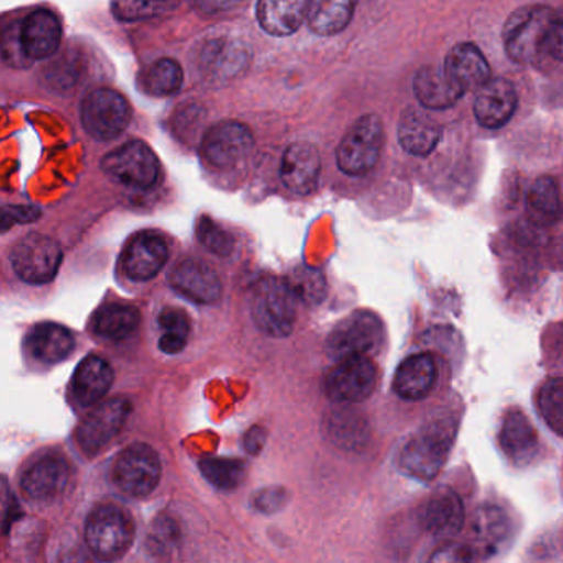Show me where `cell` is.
Listing matches in <instances>:
<instances>
[{"instance_id": "1", "label": "cell", "mask_w": 563, "mask_h": 563, "mask_svg": "<svg viewBox=\"0 0 563 563\" xmlns=\"http://www.w3.org/2000/svg\"><path fill=\"white\" fill-rule=\"evenodd\" d=\"M504 48L516 64H536L542 57L562 60L563 24L547 5H527L507 19Z\"/></svg>"}, {"instance_id": "2", "label": "cell", "mask_w": 563, "mask_h": 563, "mask_svg": "<svg viewBox=\"0 0 563 563\" xmlns=\"http://www.w3.org/2000/svg\"><path fill=\"white\" fill-rule=\"evenodd\" d=\"M453 446V430L433 423L415 434L400 454V470L411 479L430 483L440 474Z\"/></svg>"}, {"instance_id": "3", "label": "cell", "mask_w": 563, "mask_h": 563, "mask_svg": "<svg viewBox=\"0 0 563 563\" xmlns=\"http://www.w3.org/2000/svg\"><path fill=\"white\" fill-rule=\"evenodd\" d=\"M384 147V126L375 114L358 118L335 151L338 167L345 176L362 177L371 173Z\"/></svg>"}, {"instance_id": "4", "label": "cell", "mask_w": 563, "mask_h": 563, "mask_svg": "<svg viewBox=\"0 0 563 563\" xmlns=\"http://www.w3.org/2000/svg\"><path fill=\"white\" fill-rule=\"evenodd\" d=\"M253 321L269 338H288L295 329L296 298L285 282L266 278L253 291Z\"/></svg>"}, {"instance_id": "5", "label": "cell", "mask_w": 563, "mask_h": 563, "mask_svg": "<svg viewBox=\"0 0 563 563\" xmlns=\"http://www.w3.org/2000/svg\"><path fill=\"white\" fill-rule=\"evenodd\" d=\"M85 539L98 559L114 562L121 559L133 543V520L121 507H98L88 517Z\"/></svg>"}, {"instance_id": "6", "label": "cell", "mask_w": 563, "mask_h": 563, "mask_svg": "<svg viewBox=\"0 0 563 563\" xmlns=\"http://www.w3.org/2000/svg\"><path fill=\"white\" fill-rule=\"evenodd\" d=\"M384 325L371 311H355L339 322L328 341L325 351L335 362L352 357H367L380 344Z\"/></svg>"}, {"instance_id": "7", "label": "cell", "mask_w": 563, "mask_h": 563, "mask_svg": "<svg viewBox=\"0 0 563 563\" xmlns=\"http://www.w3.org/2000/svg\"><path fill=\"white\" fill-rule=\"evenodd\" d=\"M130 121V103L117 91L107 88L91 91L81 104V123L95 140H114L126 130Z\"/></svg>"}, {"instance_id": "8", "label": "cell", "mask_w": 563, "mask_h": 563, "mask_svg": "<svg viewBox=\"0 0 563 563\" xmlns=\"http://www.w3.org/2000/svg\"><path fill=\"white\" fill-rule=\"evenodd\" d=\"M12 266L22 282L45 285L57 276L62 249L51 236L31 233L12 250Z\"/></svg>"}, {"instance_id": "9", "label": "cell", "mask_w": 563, "mask_h": 563, "mask_svg": "<svg viewBox=\"0 0 563 563\" xmlns=\"http://www.w3.org/2000/svg\"><path fill=\"white\" fill-rule=\"evenodd\" d=\"M161 473L163 471L156 451L147 444L136 443L118 456L113 479L128 496L143 497L156 489Z\"/></svg>"}, {"instance_id": "10", "label": "cell", "mask_w": 563, "mask_h": 563, "mask_svg": "<svg viewBox=\"0 0 563 563\" xmlns=\"http://www.w3.org/2000/svg\"><path fill=\"white\" fill-rule=\"evenodd\" d=\"M108 176L124 186L150 189L159 179V161L144 143L133 141L118 147L103 159Z\"/></svg>"}, {"instance_id": "11", "label": "cell", "mask_w": 563, "mask_h": 563, "mask_svg": "<svg viewBox=\"0 0 563 563\" xmlns=\"http://www.w3.org/2000/svg\"><path fill=\"white\" fill-rule=\"evenodd\" d=\"M377 368L368 357L338 362L325 377L324 390L338 404H361L374 394Z\"/></svg>"}, {"instance_id": "12", "label": "cell", "mask_w": 563, "mask_h": 563, "mask_svg": "<svg viewBox=\"0 0 563 563\" xmlns=\"http://www.w3.org/2000/svg\"><path fill=\"white\" fill-rule=\"evenodd\" d=\"M253 144L255 140L249 126L236 121H223L207 131L200 151L210 166L230 169L252 153Z\"/></svg>"}, {"instance_id": "13", "label": "cell", "mask_w": 563, "mask_h": 563, "mask_svg": "<svg viewBox=\"0 0 563 563\" xmlns=\"http://www.w3.org/2000/svg\"><path fill=\"white\" fill-rule=\"evenodd\" d=\"M131 413V404L113 398L95 408L78 428V444L87 454H97L120 433Z\"/></svg>"}, {"instance_id": "14", "label": "cell", "mask_w": 563, "mask_h": 563, "mask_svg": "<svg viewBox=\"0 0 563 563\" xmlns=\"http://www.w3.org/2000/svg\"><path fill=\"white\" fill-rule=\"evenodd\" d=\"M170 286L197 305H213L222 296V283L212 266L200 260H184L170 273Z\"/></svg>"}, {"instance_id": "15", "label": "cell", "mask_w": 563, "mask_h": 563, "mask_svg": "<svg viewBox=\"0 0 563 563\" xmlns=\"http://www.w3.org/2000/svg\"><path fill=\"white\" fill-rule=\"evenodd\" d=\"M466 520L463 500L450 487H440L431 494L421 510L424 530L438 539L456 536Z\"/></svg>"}, {"instance_id": "16", "label": "cell", "mask_w": 563, "mask_h": 563, "mask_svg": "<svg viewBox=\"0 0 563 563\" xmlns=\"http://www.w3.org/2000/svg\"><path fill=\"white\" fill-rule=\"evenodd\" d=\"M321 176V156L312 144L296 143L286 150L282 161V180L296 196L314 192Z\"/></svg>"}, {"instance_id": "17", "label": "cell", "mask_w": 563, "mask_h": 563, "mask_svg": "<svg viewBox=\"0 0 563 563\" xmlns=\"http://www.w3.org/2000/svg\"><path fill=\"white\" fill-rule=\"evenodd\" d=\"M517 91L510 81L499 78L489 80L479 88L474 101V117L477 123L487 130H499L509 123L516 113Z\"/></svg>"}, {"instance_id": "18", "label": "cell", "mask_w": 563, "mask_h": 563, "mask_svg": "<svg viewBox=\"0 0 563 563\" xmlns=\"http://www.w3.org/2000/svg\"><path fill=\"white\" fill-rule=\"evenodd\" d=\"M499 444L510 463L522 467L537 456L539 434L526 413L509 410L500 424Z\"/></svg>"}, {"instance_id": "19", "label": "cell", "mask_w": 563, "mask_h": 563, "mask_svg": "<svg viewBox=\"0 0 563 563\" xmlns=\"http://www.w3.org/2000/svg\"><path fill=\"white\" fill-rule=\"evenodd\" d=\"M397 136L405 153L424 157L440 143L441 126L427 111L411 107L401 113Z\"/></svg>"}, {"instance_id": "20", "label": "cell", "mask_w": 563, "mask_h": 563, "mask_svg": "<svg viewBox=\"0 0 563 563\" xmlns=\"http://www.w3.org/2000/svg\"><path fill=\"white\" fill-rule=\"evenodd\" d=\"M169 260V249L164 239L154 233H141L128 246L123 256L126 275L136 282L153 279Z\"/></svg>"}, {"instance_id": "21", "label": "cell", "mask_w": 563, "mask_h": 563, "mask_svg": "<svg viewBox=\"0 0 563 563\" xmlns=\"http://www.w3.org/2000/svg\"><path fill=\"white\" fill-rule=\"evenodd\" d=\"M443 70L463 93L483 88L490 80L489 64L473 44H460L451 48Z\"/></svg>"}, {"instance_id": "22", "label": "cell", "mask_w": 563, "mask_h": 563, "mask_svg": "<svg viewBox=\"0 0 563 563\" xmlns=\"http://www.w3.org/2000/svg\"><path fill=\"white\" fill-rule=\"evenodd\" d=\"M60 22L47 11H37L29 15L19 34L22 52L32 60L52 57L60 47Z\"/></svg>"}, {"instance_id": "23", "label": "cell", "mask_w": 563, "mask_h": 563, "mask_svg": "<svg viewBox=\"0 0 563 563\" xmlns=\"http://www.w3.org/2000/svg\"><path fill=\"white\" fill-rule=\"evenodd\" d=\"M471 537L481 556L496 555L510 537V517L503 507L486 504L471 519Z\"/></svg>"}, {"instance_id": "24", "label": "cell", "mask_w": 563, "mask_h": 563, "mask_svg": "<svg viewBox=\"0 0 563 563\" xmlns=\"http://www.w3.org/2000/svg\"><path fill=\"white\" fill-rule=\"evenodd\" d=\"M437 377V364L430 354L410 355L395 372V394L408 401L423 400L433 390Z\"/></svg>"}, {"instance_id": "25", "label": "cell", "mask_w": 563, "mask_h": 563, "mask_svg": "<svg viewBox=\"0 0 563 563\" xmlns=\"http://www.w3.org/2000/svg\"><path fill=\"white\" fill-rule=\"evenodd\" d=\"M308 0H262L256 5V21L266 34L288 37L308 18Z\"/></svg>"}, {"instance_id": "26", "label": "cell", "mask_w": 563, "mask_h": 563, "mask_svg": "<svg viewBox=\"0 0 563 563\" xmlns=\"http://www.w3.org/2000/svg\"><path fill=\"white\" fill-rule=\"evenodd\" d=\"M68 483V466L60 457H42L24 474L22 489L31 499L52 500L64 493Z\"/></svg>"}, {"instance_id": "27", "label": "cell", "mask_w": 563, "mask_h": 563, "mask_svg": "<svg viewBox=\"0 0 563 563\" xmlns=\"http://www.w3.org/2000/svg\"><path fill=\"white\" fill-rule=\"evenodd\" d=\"M415 97L427 110H448L463 98V91L444 74L443 67H423L413 80Z\"/></svg>"}, {"instance_id": "28", "label": "cell", "mask_w": 563, "mask_h": 563, "mask_svg": "<svg viewBox=\"0 0 563 563\" xmlns=\"http://www.w3.org/2000/svg\"><path fill=\"white\" fill-rule=\"evenodd\" d=\"M113 368L97 355H90L78 365L71 382L75 398L84 407L98 404L113 384Z\"/></svg>"}, {"instance_id": "29", "label": "cell", "mask_w": 563, "mask_h": 563, "mask_svg": "<svg viewBox=\"0 0 563 563\" xmlns=\"http://www.w3.org/2000/svg\"><path fill=\"white\" fill-rule=\"evenodd\" d=\"M75 339L67 328L54 322L38 324L29 335V349L32 355L45 364H57L71 354Z\"/></svg>"}, {"instance_id": "30", "label": "cell", "mask_w": 563, "mask_h": 563, "mask_svg": "<svg viewBox=\"0 0 563 563\" xmlns=\"http://www.w3.org/2000/svg\"><path fill=\"white\" fill-rule=\"evenodd\" d=\"M355 5L349 0H318L309 4V29L316 35L329 37L347 27L354 15Z\"/></svg>"}, {"instance_id": "31", "label": "cell", "mask_w": 563, "mask_h": 563, "mask_svg": "<svg viewBox=\"0 0 563 563\" xmlns=\"http://www.w3.org/2000/svg\"><path fill=\"white\" fill-rule=\"evenodd\" d=\"M140 321V312L133 306H104L95 318V332L101 338L121 341L136 331Z\"/></svg>"}, {"instance_id": "32", "label": "cell", "mask_w": 563, "mask_h": 563, "mask_svg": "<svg viewBox=\"0 0 563 563\" xmlns=\"http://www.w3.org/2000/svg\"><path fill=\"white\" fill-rule=\"evenodd\" d=\"M529 212L540 225H552L560 219V194L553 177H540L529 192Z\"/></svg>"}, {"instance_id": "33", "label": "cell", "mask_w": 563, "mask_h": 563, "mask_svg": "<svg viewBox=\"0 0 563 563\" xmlns=\"http://www.w3.org/2000/svg\"><path fill=\"white\" fill-rule=\"evenodd\" d=\"M285 283L296 301L299 299L309 306L319 305L324 299L325 288H328L322 273L306 265L296 266Z\"/></svg>"}, {"instance_id": "34", "label": "cell", "mask_w": 563, "mask_h": 563, "mask_svg": "<svg viewBox=\"0 0 563 563\" xmlns=\"http://www.w3.org/2000/svg\"><path fill=\"white\" fill-rule=\"evenodd\" d=\"M184 74L180 65L170 58L156 62L144 75V90L153 97H170L183 87Z\"/></svg>"}, {"instance_id": "35", "label": "cell", "mask_w": 563, "mask_h": 563, "mask_svg": "<svg viewBox=\"0 0 563 563\" xmlns=\"http://www.w3.org/2000/svg\"><path fill=\"white\" fill-rule=\"evenodd\" d=\"M200 471L212 486L222 490H232L242 484L246 466L243 461L232 457H206L200 461Z\"/></svg>"}, {"instance_id": "36", "label": "cell", "mask_w": 563, "mask_h": 563, "mask_svg": "<svg viewBox=\"0 0 563 563\" xmlns=\"http://www.w3.org/2000/svg\"><path fill=\"white\" fill-rule=\"evenodd\" d=\"M539 411L542 415L550 430L555 431L559 437L563 434V382L562 378H550L540 388Z\"/></svg>"}, {"instance_id": "37", "label": "cell", "mask_w": 563, "mask_h": 563, "mask_svg": "<svg viewBox=\"0 0 563 563\" xmlns=\"http://www.w3.org/2000/svg\"><path fill=\"white\" fill-rule=\"evenodd\" d=\"M329 434L335 444L345 448H354L365 440V423L357 415L349 413V411H339L331 417L328 424Z\"/></svg>"}, {"instance_id": "38", "label": "cell", "mask_w": 563, "mask_h": 563, "mask_svg": "<svg viewBox=\"0 0 563 563\" xmlns=\"http://www.w3.org/2000/svg\"><path fill=\"white\" fill-rule=\"evenodd\" d=\"M197 239L209 252L219 256L230 255L233 252V245H235L233 236L209 217H202L199 220Z\"/></svg>"}, {"instance_id": "39", "label": "cell", "mask_w": 563, "mask_h": 563, "mask_svg": "<svg viewBox=\"0 0 563 563\" xmlns=\"http://www.w3.org/2000/svg\"><path fill=\"white\" fill-rule=\"evenodd\" d=\"M174 2H114V15L120 21H144V19L156 18L176 9Z\"/></svg>"}, {"instance_id": "40", "label": "cell", "mask_w": 563, "mask_h": 563, "mask_svg": "<svg viewBox=\"0 0 563 563\" xmlns=\"http://www.w3.org/2000/svg\"><path fill=\"white\" fill-rule=\"evenodd\" d=\"M427 563H473V549L466 543L451 540L438 547Z\"/></svg>"}, {"instance_id": "41", "label": "cell", "mask_w": 563, "mask_h": 563, "mask_svg": "<svg viewBox=\"0 0 563 563\" xmlns=\"http://www.w3.org/2000/svg\"><path fill=\"white\" fill-rule=\"evenodd\" d=\"M41 210L35 207H2L0 209V232H8L15 223H31L41 217Z\"/></svg>"}, {"instance_id": "42", "label": "cell", "mask_w": 563, "mask_h": 563, "mask_svg": "<svg viewBox=\"0 0 563 563\" xmlns=\"http://www.w3.org/2000/svg\"><path fill=\"white\" fill-rule=\"evenodd\" d=\"M286 499H288V494L283 487H266V489L255 494L253 504L260 512L273 514L285 507Z\"/></svg>"}, {"instance_id": "43", "label": "cell", "mask_w": 563, "mask_h": 563, "mask_svg": "<svg viewBox=\"0 0 563 563\" xmlns=\"http://www.w3.org/2000/svg\"><path fill=\"white\" fill-rule=\"evenodd\" d=\"M159 324L169 334L183 335V338L189 335V318H187L186 312L179 311V309H166V311L161 312Z\"/></svg>"}, {"instance_id": "44", "label": "cell", "mask_w": 563, "mask_h": 563, "mask_svg": "<svg viewBox=\"0 0 563 563\" xmlns=\"http://www.w3.org/2000/svg\"><path fill=\"white\" fill-rule=\"evenodd\" d=\"M266 443V431L263 427H253L246 431L245 440H243V446H245V451L252 456H256V454L262 453L263 448H265Z\"/></svg>"}, {"instance_id": "45", "label": "cell", "mask_w": 563, "mask_h": 563, "mask_svg": "<svg viewBox=\"0 0 563 563\" xmlns=\"http://www.w3.org/2000/svg\"><path fill=\"white\" fill-rule=\"evenodd\" d=\"M186 342L187 338H183V335L164 332L163 338L159 339V349L164 354H179V352H183L184 347H186Z\"/></svg>"}, {"instance_id": "46", "label": "cell", "mask_w": 563, "mask_h": 563, "mask_svg": "<svg viewBox=\"0 0 563 563\" xmlns=\"http://www.w3.org/2000/svg\"><path fill=\"white\" fill-rule=\"evenodd\" d=\"M9 503H11V493H9L8 481L0 477V517L8 512Z\"/></svg>"}]
</instances>
